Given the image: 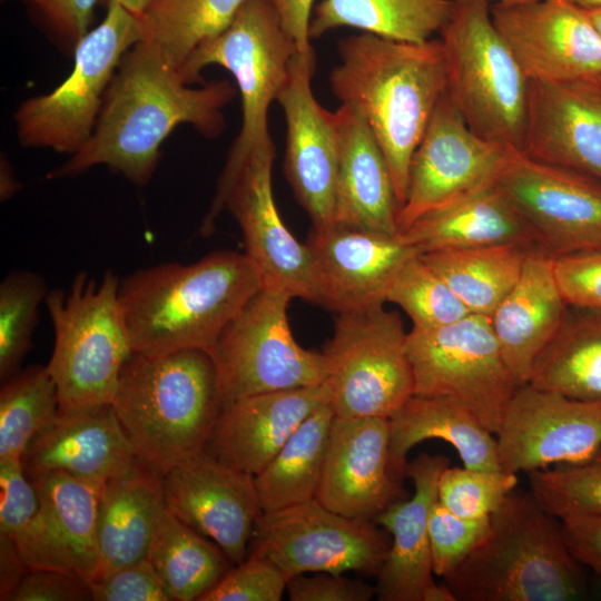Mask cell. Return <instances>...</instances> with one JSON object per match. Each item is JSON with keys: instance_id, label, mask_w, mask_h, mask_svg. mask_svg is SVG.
I'll use <instances>...</instances> for the list:
<instances>
[{"instance_id": "obj_6", "label": "cell", "mask_w": 601, "mask_h": 601, "mask_svg": "<svg viewBox=\"0 0 601 601\" xmlns=\"http://www.w3.org/2000/svg\"><path fill=\"white\" fill-rule=\"evenodd\" d=\"M294 41L280 24L269 0H247L220 35L198 47L180 68L188 85L200 82V72L218 65L235 78L242 98L243 121L228 154L200 233L210 235L225 210L227 197L250 152L270 139L267 115L284 88L293 58Z\"/></svg>"}, {"instance_id": "obj_31", "label": "cell", "mask_w": 601, "mask_h": 601, "mask_svg": "<svg viewBox=\"0 0 601 601\" xmlns=\"http://www.w3.org/2000/svg\"><path fill=\"white\" fill-rule=\"evenodd\" d=\"M388 421L390 462L400 479L405 476L408 452L431 439L452 445L464 467L501 470L494 434L453 398L413 395Z\"/></svg>"}, {"instance_id": "obj_44", "label": "cell", "mask_w": 601, "mask_h": 601, "mask_svg": "<svg viewBox=\"0 0 601 601\" xmlns=\"http://www.w3.org/2000/svg\"><path fill=\"white\" fill-rule=\"evenodd\" d=\"M516 484V473L449 465L439 480L437 501L461 518H490Z\"/></svg>"}, {"instance_id": "obj_29", "label": "cell", "mask_w": 601, "mask_h": 601, "mask_svg": "<svg viewBox=\"0 0 601 601\" xmlns=\"http://www.w3.org/2000/svg\"><path fill=\"white\" fill-rule=\"evenodd\" d=\"M400 235L418 254L503 244L541 247L495 183L424 214Z\"/></svg>"}, {"instance_id": "obj_52", "label": "cell", "mask_w": 601, "mask_h": 601, "mask_svg": "<svg viewBox=\"0 0 601 601\" xmlns=\"http://www.w3.org/2000/svg\"><path fill=\"white\" fill-rule=\"evenodd\" d=\"M565 545L579 564L601 574V514L579 512L559 519Z\"/></svg>"}, {"instance_id": "obj_20", "label": "cell", "mask_w": 601, "mask_h": 601, "mask_svg": "<svg viewBox=\"0 0 601 601\" xmlns=\"http://www.w3.org/2000/svg\"><path fill=\"white\" fill-rule=\"evenodd\" d=\"M165 502L180 521L211 540L231 563L247 555L263 513L255 477L203 452L162 475Z\"/></svg>"}, {"instance_id": "obj_24", "label": "cell", "mask_w": 601, "mask_h": 601, "mask_svg": "<svg viewBox=\"0 0 601 601\" xmlns=\"http://www.w3.org/2000/svg\"><path fill=\"white\" fill-rule=\"evenodd\" d=\"M442 454L422 453L407 464L414 484L411 499H400L374 520L392 535L378 570L375 595L381 601H455L447 585L433 579L428 520L437 501L439 480L449 466Z\"/></svg>"}, {"instance_id": "obj_13", "label": "cell", "mask_w": 601, "mask_h": 601, "mask_svg": "<svg viewBox=\"0 0 601 601\" xmlns=\"http://www.w3.org/2000/svg\"><path fill=\"white\" fill-rule=\"evenodd\" d=\"M390 545L374 521L342 515L313 499L262 513L249 553L276 564L288 580L317 572L376 575Z\"/></svg>"}, {"instance_id": "obj_27", "label": "cell", "mask_w": 601, "mask_h": 601, "mask_svg": "<svg viewBox=\"0 0 601 601\" xmlns=\"http://www.w3.org/2000/svg\"><path fill=\"white\" fill-rule=\"evenodd\" d=\"M335 114L339 151L333 224L398 235L395 189L375 136L355 108L341 104Z\"/></svg>"}, {"instance_id": "obj_8", "label": "cell", "mask_w": 601, "mask_h": 601, "mask_svg": "<svg viewBox=\"0 0 601 601\" xmlns=\"http://www.w3.org/2000/svg\"><path fill=\"white\" fill-rule=\"evenodd\" d=\"M453 2L440 31L446 91L477 136L521 151L530 80L495 28L489 2Z\"/></svg>"}, {"instance_id": "obj_4", "label": "cell", "mask_w": 601, "mask_h": 601, "mask_svg": "<svg viewBox=\"0 0 601 601\" xmlns=\"http://www.w3.org/2000/svg\"><path fill=\"white\" fill-rule=\"evenodd\" d=\"M112 405L138 459L162 475L204 452L223 410L210 353L134 352Z\"/></svg>"}, {"instance_id": "obj_36", "label": "cell", "mask_w": 601, "mask_h": 601, "mask_svg": "<svg viewBox=\"0 0 601 601\" xmlns=\"http://www.w3.org/2000/svg\"><path fill=\"white\" fill-rule=\"evenodd\" d=\"M534 247L503 244L418 254L472 314L490 317L516 284Z\"/></svg>"}, {"instance_id": "obj_23", "label": "cell", "mask_w": 601, "mask_h": 601, "mask_svg": "<svg viewBox=\"0 0 601 601\" xmlns=\"http://www.w3.org/2000/svg\"><path fill=\"white\" fill-rule=\"evenodd\" d=\"M521 152L601 183V76L530 81Z\"/></svg>"}, {"instance_id": "obj_45", "label": "cell", "mask_w": 601, "mask_h": 601, "mask_svg": "<svg viewBox=\"0 0 601 601\" xmlns=\"http://www.w3.org/2000/svg\"><path fill=\"white\" fill-rule=\"evenodd\" d=\"M490 518H461L435 502L428 520L434 574L445 579L469 556L486 534Z\"/></svg>"}, {"instance_id": "obj_51", "label": "cell", "mask_w": 601, "mask_h": 601, "mask_svg": "<svg viewBox=\"0 0 601 601\" xmlns=\"http://www.w3.org/2000/svg\"><path fill=\"white\" fill-rule=\"evenodd\" d=\"M92 600L87 582L57 570H29L7 601H83Z\"/></svg>"}, {"instance_id": "obj_21", "label": "cell", "mask_w": 601, "mask_h": 601, "mask_svg": "<svg viewBox=\"0 0 601 601\" xmlns=\"http://www.w3.org/2000/svg\"><path fill=\"white\" fill-rule=\"evenodd\" d=\"M318 304L339 313L383 306L396 274L418 254L401 235L332 224L313 227L308 242Z\"/></svg>"}, {"instance_id": "obj_7", "label": "cell", "mask_w": 601, "mask_h": 601, "mask_svg": "<svg viewBox=\"0 0 601 601\" xmlns=\"http://www.w3.org/2000/svg\"><path fill=\"white\" fill-rule=\"evenodd\" d=\"M118 277L78 273L68 289L48 290L55 344L47 365L59 411L112 403L121 370L134 353L119 302Z\"/></svg>"}, {"instance_id": "obj_49", "label": "cell", "mask_w": 601, "mask_h": 601, "mask_svg": "<svg viewBox=\"0 0 601 601\" xmlns=\"http://www.w3.org/2000/svg\"><path fill=\"white\" fill-rule=\"evenodd\" d=\"M96 601H170L148 559L117 569L90 584Z\"/></svg>"}, {"instance_id": "obj_5", "label": "cell", "mask_w": 601, "mask_h": 601, "mask_svg": "<svg viewBox=\"0 0 601 601\" xmlns=\"http://www.w3.org/2000/svg\"><path fill=\"white\" fill-rule=\"evenodd\" d=\"M559 519L531 493H510L469 556L445 578L455 601H572L584 593Z\"/></svg>"}, {"instance_id": "obj_12", "label": "cell", "mask_w": 601, "mask_h": 601, "mask_svg": "<svg viewBox=\"0 0 601 601\" xmlns=\"http://www.w3.org/2000/svg\"><path fill=\"white\" fill-rule=\"evenodd\" d=\"M406 346L414 395L453 398L497 433L520 386L503 358L490 317L470 313L443 326L411 328Z\"/></svg>"}, {"instance_id": "obj_35", "label": "cell", "mask_w": 601, "mask_h": 601, "mask_svg": "<svg viewBox=\"0 0 601 601\" xmlns=\"http://www.w3.org/2000/svg\"><path fill=\"white\" fill-rule=\"evenodd\" d=\"M334 417L329 402L317 407L254 476L263 513L315 499Z\"/></svg>"}, {"instance_id": "obj_41", "label": "cell", "mask_w": 601, "mask_h": 601, "mask_svg": "<svg viewBox=\"0 0 601 601\" xmlns=\"http://www.w3.org/2000/svg\"><path fill=\"white\" fill-rule=\"evenodd\" d=\"M41 275L19 269L9 273L0 284V377L6 381L32 346L39 306L47 296Z\"/></svg>"}, {"instance_id": "obj_3", "label": "cell", "mask_w": 601, "mask_h": 601, "mask_svg": "<svg viewBox=\"0 0 601 601\" xmlns=\"http://www.w3.org/2000/svg\"><path fill=\"white\" fill-rule=\"evenodd\" d=\"M262 286L250 259L234 250L138 269L119 282L118 293L132 351L211 353L226 325Z\"/></svg>"}, {"instance_id": "obj_32", "label": "cell", "mask_w": 601, "mask_h": 601, "mask_svg": "<svg viewBox=\"0 0 601 601\" xmlns=\"http://www.w3.org/2000/svg\"><path fill=\"white\" fill-rule=\"evenodd\" d=\"M528 384L601 402V311L568 306L561 326L535 359Z\"/></svg>"}, {"instance_id": "obj_28", "label": "cell", "mask_w": 601, "mask_h": 601, "mask_svg": "<svg viewBox=\"0 0 601 601\" xmlns=\"http://www.w3.org/2000/svg\"><path fill=\"white\" fill-rule=\"evenodd\" d=\"M566 309L554 276L553 255L542 247L532 248L516 284L490 316L519 386L530 382L535 359L561 326Z\"/></svg>"}, {"instance_id": "obj_33", "label": "cell", "mask_w": 601, "mask_h": 601, "mask_svg": "<svg viewBox=\"0 0 601 601\" xmlns=\"http://www.w3.org/2000/svg\"><path fill=\"white\" fill-rule=\"evenodd\" d=\"M50 530L76 575L90 587L101 574L97 538L100 489L52 471L28 475Z\"/></svg>"}, {"instance_id": "obj_53", "label": "cell", "mask_w": 601, "mask_h": 601, "mask_svg": "<svg viewBox=\"0 0 601 601\" xmlns=\"http://www.w3.org/2000/svg\"><path fill=\"white\" fill-rule=\"evenodd\" d=\"M280 24L300 55L313 51L309 36L314 0H269Z\"/></svg>"}, {"instance_id": "obj_42", "label": "cell", "mask_w": 601, "mask_h": 601, "mask_svg": "<svg viewBox=\"0 0 601 601\" xmlns=\"http://www.w3.org/2000/svg\"><path fill=\"white\" fill-rule=\"evenodd\" d=\"M386 302L400 306L412 328L427 329L453 323L470 314L443 278L418 254L411 256L396 274Z\"/></svg>"}, {"instance_id": "obj_39", "label": "cell", "mask_w": 601, "mask_h": 601, "mask_svg": "<svg viewBox=\"0 0 601 601\" xmlns=\"http://www.w3.org/2000/svg\"><path fill=\"white\" fill-rule=\"evenodd\" d=\"M0 532L12 539L29 570L75 574L50 530L21 460L0 459Z\"/></svg>"}, {"instance_id": "obj_46", "label": "cell", "mask_w": 601, "mask_h": 601, "mask_svg": "<svg viewBox=\"0 0 601 601\" xmlns=\"http://www.w3.org/2000/svg\"><path fill=\"white\" fill-rule=\"evenodd\" d=\"M287 582L288 578L276 564L248 553L200 601H279L286 592Z\"/></svg>"}, {"instance_id": "obj_58", "label": "cell", "mask_w": 601, "mask_h": 601, "mask_svg": "<svg viewBox=\"0 0 601 601\" xmlns=\"http://www.w3.org/2000/svg\"><path fill=\"white\" fill-rule=\"evenodd\" d=\"M589 17L591 18L593 24L601 35V8L587 10Z\"/></svg>"}, {"instance_id": "obj_43", "label": "cell", "mask_w": 601, "mask_h": 601, "mask_svg": "<svg viewBox=\"0 0 601 601\" xmlns=\"http://www.w3.org/2000/svg\"><path fill=\"white\" fill-rule=\"evenodd\" d=\"M531 494L558 519L579 512L601 514V451L577 465L529 473Z\"/></svg>"}, {"instance_id": "obj_22", "label": "cell", "mask_w": 601, "mask_h": 601, "mask_svg": "<svg viewBox=\"0 0 601 601\" xmlns=\"http://www.w3.org/2000/svg\"><path fill=\"white\" fill-rule=\"evenodd\" d=\"M390 462V421L334 417L315 499L342 515L371 520L402 499Z\"/></svg>"}, {"instance_id": "obj_47", "label": "cell", "mask_w": 601, "mask_h": 601, "mask_svg": "<svg viewBox=\"0 0 601 601\" xmlns=\"http://www.w3.org/2000/svg\"><path fill=\"white\" fill-rule=\"evenodd\" d=\"M553 269L568 306L601 311V248L553 256Z\"/></svg>"}, {"instance_id": "obj_57", "label": "cell", "mask_w": 601, "mask_h": 601, "mask_svg": "<svg viewBox=\"0 0 601 601\" xmlns=\"http://www.w3.org/2000/svg\"><path fill=\"white\" fill-rule=\"evenodd\" d=\"M570 1L585 10L601 8V0H570Z\"/></svg>"}, {"instance_id": "obj_14", "label": "cell", "mask_w": 601, "mask_h": 601, "mask_svg": "<svg viewBox=\"0 0 601 601\" xmlns=\"http://www.w3.org/2000/svg\"><path fill=\"white\" fill-rule=\"evenodd\" d=\"M494 183L551 255L601 248L599 180L512 150Z\"/></svg>"}, {"instance_id": "obj_34", "label": "cell", "mask_w": 601, "mask_h": 601, "mask_svg": "<svg viewBox=\"0 0 601 601\" xmlns=\"http://www.w3.org/2000/svg\"><path fill=\"white\" fill-rule=\"evenodd\" d=\"M452 0H322L311 19L309 36L319 38L351 27L381 38L422 43L450 19Z\"/></svg>"}, {"instance_id": "obj_55", "label": "cell", "mask_w": 601, "mask_h": 601, "mask_svg": "<svg viewBox=\"0 0 601 601\" xmlns=\"http://www.w3.org/2000/svg\"><path fill=\"white\" fill-rule=\"evenodd\" d=\"M20 184L13 175V170L6 158H1L0 171V195L1 199L6 200L17 193Z\"/></svg>"}, {"instance_id": "obj_54", "label": "cell", "mask_w": 601, "mask_h": 601, "mask_svg": "<svg viewBox=\"0 0 601 601\" xmlns=\"http://www.w3.org/2000/svg\"><path fill=\"white\" fill-rule=\"evenodd\" d=\"M29 571L12 539L0 532V600L7 601L21 579Z\"/></svg>"}, {"instance_id": "obj_30", "label": "cell", "mask_w": 601, "mask_h": 601, "mask_svg": "<svg viewBox=\"0 0 601 601\" xmlns=\"http://www.w3.org/2000/svg\"><path fill=\"white\" fill-rule=\"evenodd\" d=\"M165 508L162 474L138 457L126 472L104 484L99 493L97 519L101 558L99 579L147 559Z\"/></svg>"}, {"instance_id": "obj_25", "label": "cell", "mask_w": 601, "mask_h": 601, "mask_svg": "<svg viewBox=\"0 0 601 601\" xmlns=\"http://www.w3.org/2000/svg\"><path fill=\"white\" fill-rule=\"evenodd\" d=\"M136 457L112 403H106L58 413L31 440L21 462L27 475L58 471L101 490Z\"/></svg>"}, {"instance_id": "obj_17", "label": "cell", "mask_w": 601, "mask_h": 601, "mask_svg": "<svg viewBox=\"0 0 601 601\" xmlns=\"http://www.w3.org/2000/svg\"><path fill=\"white\" fill-rule=\"evenodd\" d=\"M273 139L257 146L234 184L225 209L237 221L245 255L260 274L263 285L276 286L318 304L319 295L311 249L284 224L273 194Z\"/></svg>"}, {"instance_id": "obj_38", "label": "cell", "mask_w": 601, "mask_h": 601, "mask_svg": "<svg viewBox=\"0 0 601 601\" xmlns=\"http://www.w3.org/2000/svg\"><path fill=\"white\" fill-rule=\"evenodd\" d=\"M247 0H151L139 16L141 41L178 71L233 22Z\"/></svg>"}, {"instance_id": "obj_11", "label": "cell", "mask_w": 601, "mask_h": 601, "mask_svg": "<svg viewBox=\"0 0 601 601\" xmlns=\"http://www.w3.org/2000/svg\"><path fill=\"white\" fill-rule=\"evenodd\" d=\"M293 296L263 285L219 335L214 359L223 407L239 398L324 383L323 353L302 347L287 316Z\"/></svg>"}, {"instance_id": "obj_10", "label": "cell", "mask_w": 601, "mask_h": 601, "mask_svg": "<svg viewBox=\"0 0 601 601\" xmlns=\"http://www.w3.org/2000/svg\"><path fill=\"white\" fill-rule=\"evenodd\" d=\"M406 336L400 314L384 305L338 314L323 352L335 416L391 418L414 395Z\"/></svg>"}, {"instance_id": "obj_59", "label": "cell", "mask_w": 601, "mask_h": 601, "mask_svg": "<svg viewBox=\"0 0 601 601\" xmlns=\"http://www.w3.org/2000/svg\"><path fill=\"white\" fill-rule=\"evenodd\" d=\"M452 1H461V0H452ZM484 1H490V0H484ZM496 1V3H502V4H522V3H528V2H532V1H536V0H494Z\"/></svg>"}, {"instance_id": "obj_37", "label": "cell", "mask_w": 601, "mask_h": 601, "mask_svg": "<svg viewBox=\"0 0 601 601\" xmlns=\"http://www.w3.org/2000/svg\"><path fill=\"white\" fill-rule=\"evenodd\" d=\"M147 559L170 601H200L231 563L217 544L180 521L167 505L157 522Z\"/></svg>"}, {"instance_id": "obj_56", "label": "cell", "mask_w": 601, "mask_h": 601, "mask_svg": "<svg viewBox=\"0 0 601 601\" xmlns=\"http://www.w3.org/2000/svg\"><path fill=\"white\" fill-rule=\"evenodd\" d=\"M151 0H101V4L107 8L111 4H119L136 16H140Z\"/></svg>"}, {"instance_id": "obj_15", "label": "cell", "mask_w": 601, "mask_h": 601, "mask_svg": "<svg viewBox=\"0 0 601 601\" xmlns=\"http://www.w3.org/2000/svg\"><path fill=\"white\" fill-rule=\"evenodd\" d=\"M510 151L477 136L445 91L411 159L400 233L424 214L494 183Z\"/></svg>"}, {"instance_id": "obj_40", "label": "cell", "mask_w": 601, "mask_h": 601, "mask_svg": "<svg viewBox=\"0 0 601 601\" xmlns=\"http://www.w3.org/2000/svg\"><path fill=\"white\" fill-rule=\"evenodd\" d=\"M56 384L47 365L18 371L0 392V459H22L31 440L58 415Z\"/></svg>"}, {"instance_id": "obj_1", "label": "cell", "mask_w": 601, "mask_h": 601, "mask_svg": "<svg viewBox=\"0 0 601 601\" xmlns=\"http://www.w3.org/2000/svg\"><path fill=\"white\" fill-rule=\"evenodd\" d=\"M235 93L226 79L199 87L186 83L154 47L139 40L115 72L90 139L48 178L72 177L105 165L146 186L171 131L186 124L216 138L225 127L223 109Z\"/></svg>"}, {"instance_id": "obj_18", "label": "cell", "mask_w": 601, "mask_h": 601, "mask_svg": "<svg viewBox=\"0 0 601 601\" xmlns=\"http://www.w3.org/2000/svg\"><path fill=\"white\" fill-rule=\"evenodd\" d=\"M491 17L530 81L601 76V35L570 0L495 3Z\"/></svg>"}, {"instance_id": "obj_2", "label": "cell", "mask_w": 601, "mask_h": 601, "mask_svg": "<svg viewBox=\"0 0 601 601\" xmlns=\"http://www.w3.org/2000/svg\"><path fill=\"white\" fill-rule=\"evenodd\" d=\"M333 95L355 108L386 159L402 208L412 156L447 88L442 42L395 41L362 32L339 40Z\"/></svg>"}, {"instance_id": "obj_48", "label": "cell", "mask_w": 601, "mask_h": 601, "mask_svg": "<svg viewBox=\"0 0 601 601\" xmlns=\"http://www.w3.org/2000/svg\"><path fill=\"white\" fill-rule=\"evenodd\" d=\"M49 37L67 52L90 30L95 8L101 0H24Z\"/></svg>"}, {"instance_id": "obj_60", "label": "cell", "mask_w": 601, "mask_h": 601, "mask_svg": "<svg viewBox=\"0 0 601 601\" xmlns=\"http://www.w3.org/2000/svg\"><path fill=\"white\" fill-rule=\"evenodd\" d=\"M598 577H599V579H600V584H601V574H600V575H598Z\"/></svg>"}, {"instance_id": "obj_19", "label": "cell", "mask_w": 601, "mask_h": 601, "mask_svg": "<svg viewBox=\"0 0 601 601\" xmlns=\"http://www.w3.org/2000/svg\"><path fill=\"white\" fill-rule=\"evenodd\" d=\"M314 50L296 53L276 101L286 121L284 169L313 227L334 223L338 168V126L335 111L323 108L312 90Z\"/></svg>"}, {"instance_id": "obj_16", "label": "cell", "mask_w": 601, "mask_h": 601, "mask_svg": "<svg viewBox=\"0 0 601 601\" xmlns=\"http://www.w3.org/2000/svg\"><path fill=\"white\" fill-rule=\"evenodd\" d=\"M495 435L502 471L581 464L601 451V402L525 384L511 398Z\"/></svg>"}, {"instance_id": "obj_9", "label": "cell", "mask_w": 601, "mask_h": 601, "mask_svg": "<svg viewBox=\"0 0 601 601\" xmlns=\"http://www.w3.org/2000/svg\"><path fill=\"white\" fill-rule=\"evenodd\" d=\"M106 10L75 48L69 76L50 92L30 97L17 108L13 120L22 147L72 156L90 139L122 57L141 39L138 16L119 4Z\"/></svg>"}, {"instance_id": "obj_50", "label": "cell", "mask_w": 601, "mask_h": 601, "mask_svg": "<svg viewBox=\"0 0 601 601\" xmlns=\"http://www.w3.org/2000/svg\"><path fill=\"white\" fill-rule=\"evenodd\" d=\"M343 574H299L288 580L286 592L290 601H368L375 595V587Z\"/></svg>"}, {"instance_id": "obj_26", "label": "cell", "mask_w": 601, "mask_h": 601, "mask_svg": "<svg viewBox=\"0 0 601 601\" xmlns=\"http://www.w3.org/2000/svg\"><path fill=\"white\" fill-rule=\"evenodd\" d=\"M327 402L324 384L239 398L223 407L204 452L255 476L302 422Z\"/></svg>"}]
</instances>
